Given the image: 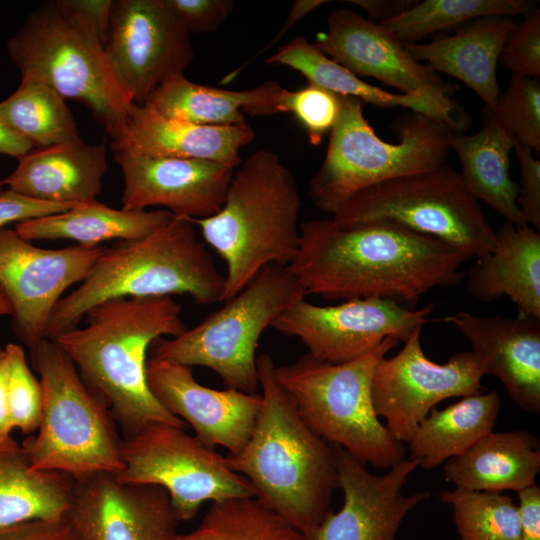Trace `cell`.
<instances>
[{"instance_id": "53", "label": "cell", "mask_w": 540, "mask_h": 540, "mask_svg": "<svg viewBox=\"0 0 540 540\" xmlns=\"http://www.w3.org/2000/svg\"><path fill=\"white\" fill-rule=\"evenodd\" d=\"M170 540H187L185 535L175 534Z\"/></svg>"}, {"instance_id": "10", "label": "cell", "mask_w": 540, "mask_h": 540, "mask_svg": "<svg viewBox=\"0 0 540 540\" xmlns=\"http://www.w3.org/2000/svg\"><path fill=\"white\" fill-rule=\"evenodd\" d=\"M7 52L22 77L83 103L112 141L122 136L133 103L113 76L100 41L56 1L27 17L7 42Z\"/></svg>"}, {"instance_id": "36", "label": "cell", "mask_w": 540, "mask_h": 540, "mask_svg": "<svg viewBox=\"0 0 540 540\" xmlns=\"http://www.w3.org/2000/svg\"><path fill=\"white\" fill-rule=\"evenodd\" d=\"M187 540H306L303 533L255 496L212 502Z\"/></svg>"}, {"instance_id": "46", "label": "cell", "mask_w": 540, "mask_h": 540, "mask_svg": "<svg viewBox=\"0 0 540 540\" xmlns=\"http://www.w3.org/2000/svg\"><path fill=\"white\" fill-rule=\"evenodd\" d=\"M0 540H85L68 517L35 520L0 530Z\"/></svg>"}, {"instance_id": "34", "label": "cell", "mask_w": 540, "mask_h": 540, "mask_svg": "<svg viewBox=\"0 0 540 540\" xmlns=\"http://www.w3.org/2000/svg\"><path fill=\"white\" fill-rule=\"evenodd\" d=\"M0 117L33 147L44 148L79 137L64 98L35 78L22 77L14 93L0 102Z\"/></svg>"}, {"instance_id": "51", "label": "cell", "mask_w": 540, "mask_h": 540, "mask_svg": "<svg viewBox=\"0 0 540 540\" xmlns=\"http://www.w3.org/2000/svg\"><path fill=\"white\" fill-rule=\"evenodd\" d=\"M12 429L8 406V358L5 349H0V440L8 438Z\"/></svg>"}, {"instance_id": "32", "label": "cell", "mask_w": 540, "mask_h": 540, "mask_svg": "<svg viewBox=\"0 0 540 540\" xmlns=\"http://www.w3.org/2000/svg\"><path fill=\"white\" fill-rule=\"evenodd\" d=\"M167 210H125L111 208L97 200L70 209L16 223L15 231L28 241L68 239L86 248L117 240L147 236L172 219Z\"/></svg>"}, {"instance_id": "5", "label": "cell", "mask_w": 540, "mask_h": 540, "mask_svg": "<svg viewBox=\"0 0 540 540\" xmlns=\"http://www.w3.org/2000/svg\"><path fill=\"white\" fill-rule=\"evenodd\" d=\"M301 198L294 174L273 151L253 152L234 171L222 208L189 219L226 264L223 302L266 266H289L300 240Z\"/></svg>"}, {"instance_id": "21", "label": "cell", "mask_w": 540, "mask_h": 540, "mask_svg": "<svg viewBox=\"0 0 540 540\" xmlns=\"http://www.w3.org/2000/svg\"><path fill=\"white\" fill-rule=\"evenodd\" d=\"M312 44L352 73L373 77L403 94L450 96L458 89L416 61L381 24L348 8L332 10L326 31L318 33Z\"/></svg>"}, {"instance_id": "20", "label": "cell", "mask_w": 540, "mask_h": 540, "mask_svg": "<svg viewBox=\"0 0 540 540\" xmlns=\"http://www.w3.org/2000/svg\"><path fill=\"white\" fill-rule=\"evenodd\" d=\"M148 387L170 414L183 418L205 445L239 452L248 441L261 408L262 397L234 388L212 389L194 378L192 367L148 358Z\"/></svg>"}, {"instance_id": "18", "label": "cell", "mask_w": 540, "mask_h": 540, "mask_svg": "<svg viewBox=\"0 0 540 540\" xmlns=\"http://www.w3.org/2000/svg\"><path fill=\"white\" fill-rule=\"evenodd\" d=\"M68 519L85 540H170L178 523L163 487L109 472L75 480Z\"/></svg>"}, {"instance_id": "33", "label": "cell", "mask_w": 540, "mask_h": 540, "mask_svg": "<svg viewBox=\"0 0 540 540\" xmlns=\"http://www.w3.org/2000/svg\"><path fill=\"white\" fill-rule=\"evenodd\" d=\"M501 400L496 390L462 397L443 409L432 408L408 440V458L426 470L460 455L493 431Z\"/></svg>"}, {"instance_id": "49", "label": "cell", "mask_w": 540, "mask_h": 540, "mask_svg": "<svg viewBox=\"0 0 540 540\" xmlns=\"http://www.w3.org/2000/svg\"><path fill=\"white\" fill-rule=\"evenodd\" d=\"M370 16V20L375 23H382L390 20L412 7L415 0H350Z\"/></svg>"}, {"instance_id": "19", "label": "cell", "mask_w": 540, "mask_h": 540, "mask_svg": "<svg viewBox=\"0 0 540 540\" xmlns=\"http://www.w3.org/2000/svg\"><path fill=\"white\" fill-rule=\"evenodd\" d=\"M123 175L122 209L162 206L176 217L201 219L222 208L235 168L202 159L114 152Z\"/></svg>"}, {"instance_id": "42", "label": "cell", "mask_w": 540, "mask_h": 540, "mask_svg": "<svg viewBox=\"0 0 540 540\" xmlns=\"http://www.w3.org/2000/svg\"><path fill=\"white\" fill-rule=\"evenodd\" d=\"M186 31L213 33L232 13V0H167Z\"/></svg>"}, {"instance_id": "48", "label": "cell", "mask_w": 540, "mask_h": 540, "mask_svg": "<svg viewBox=\"0 0 540 540\" xmlns=\"http://www.w3.org/2000/svg\"><path fill=\"white\" fill-rule=\"evenodd\" d=\"M326 0H295L291 6V9L286 17L280 31L276 34L271 42H269L262 50H260L253 58H251L247 63H244L239 69H236L234 72L230 73L223 80L228 82L232 80L238 72H240L246 65H248L254 58L259 56L262 52L266 51L272 47L276 42H278L300 19L304 18L307 14L311 13L316 8L326 4Z\"/></svg>"}, {"instance_id": "25", "label": "cell", "mask_w": 540, "mask_h": 540, "mask_svg": "<svg viewBox=\"0 0 540 540\" xmlns=\"http://www.w3.org/2000/svg\"><path fill=\"white\" fill-rule=\"evenodd\" d=\"M514 25L510 17H480L456 27L452 35L424 44H403L416 61L458 79L496 111L501 92L496 67Z\"/></svg>"}, {"instance_id": "41", "label": "cell", "mask_w": 540, "mask_h": 540, "mask_svg": "<svg viewBox=\"0 0 540 540\" xmlns=\"http://www.w3.org/2000/svg\"><path fill=\"white\" fill-rule=\"evenodd\" d=\"M501 65L511 72L531 78L540 77V10L515 22L499 56Z\"/></svg>"}, {"instance_id": "28", "label": "cell", "mask_w": 540, "mask_h": 540, "mask_svg": "<svg viewBox=\"0 0 540 540\" xmlns=\"http://www.w3.org/2000/svg\"><path fill=\"white\" fill-rule=\"evenodd\" d=\"M482 126L472 135L453 132L451 150L460 161V177L470 194L505 221L527 224L517 206L518 184L510 176V153L516 140L487 106L481 110Z\"/></svg>"}, {"instance_id": "15", "label": "cell", "mask_w": 540, "mask_h": 540, "mask_svg": "<svg viewBox=\"0 0 540 540\" xmlns=\"http://www.w3.org/2000/svg\"><path fill=\"white\" fill-rule=\"evenodd\" d=\"M433 305L407 308L378 298H357L321 306L300 299L286 308L271 327L298 338L313 358L333 364L357 360L388 336L403 343L424 326Z\"/></svg>"}, {"instance_id": "12", "label": "cell", "mask_w": 540, "mask_h": 540, "mask_svg": "<svg viewBox=\"0 0 540 540\" xmlns=\"http://www.w3.org/2000/svg\"><path fill=\"white\" fill-rule=\"evenodd\" d=\"M126 483L163 487L177 521H189L206 501L254 496L250 482L233 471L226 458L185 429L150 422L122 440Z\"/></svg>"}, {"instance_id": "52", "label": "cell", "mask_w": 540, "mask_h": 540, "mask_svg": "<svg viewBox=\"0 0 540 540\" xmlns=\"http://www.w3.org/2000/svg\"><path fill=\"white\" fill-rule=\"evenodd\" d=\"M1 315L12 316V308L8 299L6 298L4 293L0 290V316Z\"/></svg>"}, {"instance_id": "29", "label": "cell", "mask_w": 540, "mask_h": 540, "mask_svg": "<svg viewBox=\"0 0 540 540\" xmlns=\"http://www.w3.org/2000/svg\"><path fill=\"white\" fill-rule=\"evenodd\" d=\"M539 471L540 441L525 430L491 431L443 466L455 487L498 493L536 484Z\"/></svg>"}, {"instance_id": "24", "label": "cell", "mask_w": 540, "mask_h": 540, "mask_svg": "<svg viewBox=\"0 0 540 540\" xmlns=\"http://www.w3.org/2000/svg\"><path fill=\"white\" fill-rule=\"evenodd\" d=\"M107 169L104 143L91 145L78 137L31 150L2 182L29 198L74 206L96 200Z\"/></svg>"}, {"instance_id": "7", "label": "cell", "mask_w": 540, "mask_h": 540, "mask_svg": "<svg viewBox=\"0 0 540 540\" xmlns=\"http://www.w3.org/2000/svg\"><path fill=\"white\" fill-rule=\"evenodd\" d=\"M30 354L43 395L37 434L21 445L31 466L75 480L98 472L120 474L123 438L106 401L54 340L42 339Z\"/></svg>"}, {"instance_id": "2", "label": "cell", "mask_w": 540, "mask_h": 540, "mask_svg": "<svg viewBox=\"0 0 540 540\" xmlns=\"http://www.w3.org/2000/svg\"><path fill=\"white\" fill-rule=\"evenodd\" d=\"M181 310L171 296L112 299L87 311L86 326L53 339L84 382L106 401L124 438L150 422L186 428L154 398L146 375L151 343L187 329Z\"/></svg>"}, {"instance_id": "44", "label": "cell", "mask_w": 540, "mask_h": 540, "mask_svg": "<svg viewBox=\"0 0 540 540\" xmlns=\"http://www.w3.org/2000/svg\"><path fill=\"white\" fill-rule=\"evenodd\" d=\"M67 15L91 32L104 47L107 41L113 0H55Z\"/></svg>"}, {"instance_id": "50", "label": "cell", "mask_w": 540, "mask_h": 540, "mask_svg": "<svg viewBox=\"0 0 540 540\" xmlns=\"http://www.w3.org/2000/svg\"><path fill=\"white\" fill-rule=\"evenodd\" d=\"M31 150L33 145L0 117V154L20 159Z\"/></svg>"}, {"instance_id": "43", "label": "cell", "mask_w": 540, "mask_h": 540, "mask_svg": "<svg viewBox=\"0 0 540 540\" xmlns=\"http://www.w3.org/2000/svg\"><path fill=\"white\" fill-rule=\"evenodd\" d=\"M513 150L519 165L520 185L516 203L527 224L540 229V160L533 151L516 142Z\"/></svg>"}, {"instance_id": "45", "label": "cell", "mask_w": 540, "mask_h": 540, "mask_svg": "<svg viewBox=\"0 0 540 540\" xmlns=\"http://www.w3.org/2000/svg\"><path fill=\"white\" fill-rule=\"evenodd\" d=\"M71 207L73 206L35 200L10 189L3 190L0 193V229L13 222L20 223L60 213Z\"/></svg>"}, {"instance_id": "35", "label": "cell", "mask_w": 540, "mask_h": 540, "mask_svg": "<svg viewBox=\"0 0 540 540\" xmlns=\"http://www.w3.org/2000/svg\"><path fill=\"white\" fill-rule=\"evenodd\" d=\"M538 8L528 0H424L398 16L380 23L402 43L458 27L486 16H527Z\"/></svg>"}, {"instance_id": "22", "label": "cell", "mask_w": 540, "mask_h": 540, "mask_svg": "<svg viewBox=\"0 0 540 540\" xmlns=\"http://www.w3.org/2000/svg\"><path fill=\"white\" fill-rule=\"evenodd\" d=\"M468 340L484 375L498 378L522 410L540 414V319L466 311L443 318Z\"/></svg>"}, {"instance_id": "27", "label": "cell", "mask_w": 540, "mask_h": 540, "mask_svg": "<svg viewBox=\"0 0 540 540\" xmlns=\"http://www.w3.org/2000/svg\"><path fill=\"white\" fill-rule=\"evenodd\" d=\"M475 299L490 303L507 296L518 316L540 319V235L528 224L504 221L492 251L476 257L466 282Z\"/></svg>"}, {"instance_id": "47", "label": "cell", "mask_w": 540, "mask_h": 540, "mask_svg": "<svg viewBox=\"0 0 540 540\" xmlns=\"http://www.w3.org/2000/svg\"><path fill=\"white\" fill-rule=\"evenodd\" d=\"M517 494L519 540H540V488L534 484Z\"/></svg>"}, {"instance_id": "26", "label": "cell", "mask_w": 540, "mask_h": 540, "mask_svg": "<svg viewBox=\"0 0 540 540\" xmlns=\"http://www.w3.org/2000/svg\"><path fill=\"white\" fill-rule=\"evenodd\" d=\"M266 63L288 66L301 73L308 83L336 95L352 97L380 108L402 107L448 124L456 133L469 125L468 115L449 96L436 93H391L369 84L297 36L267 58Z\"/></svg>"}, {"instance_id": "37", "label": "cell", "mask_w": 540, "mask_h": 540, "mask_svg": "<svg viewBox=\"0 0 540 540\" xmlns=\"http://www.w3.org/2000/svg\"><path fill=\"white\" fill-rule=\"evenodd\" d=\"M439 498L451 506L460 540H519L518 507L510 496L455 487Z\"/></svg>"}, {"instance_id": "4", "label": "cell", "mask_w": 540, "mask_h": 540, "mask_svg": "<svg viewBox=\"0 0 540 540\" xmlns=\"http://www.w3.org/2000/svg\"><path fill=\"white\" fill-rule=\"evenodd\" d=\"M218 270L195 225L173 216L145 237L105 247L80 286L52 310L46 339L76 327L93 306L117 298L188 295L197 304L223 301Z\"/></svg>"}, {"instance_id": "6", "label": "cell", "mask_w": 540, "mask_h": 540, "mask_svg": "<svg viewBox=\"0 0 540 540\" xmlns=\"http://www.w3.org/2000/svg\"><path fill=\"white\" fill-rule=\"evenodd\" d=\"M363 104L340 96L325 158L308 184L315 207L330 215L365 188L446 165L451 152L454 131L445 122L408 110L392 123L398 141L386 142L365 118Z\"/></svg>"}, {"instance_id": "8", "label": "cell", "mask_w": 540, "mask_h": 540, "mask_svg": "<svg viewBox=\"0 0 540 540\" xmlns=\"http://www.w3.org/2000/svg\"><path fill=\"white\" fill-rule=\"evenodd\" d=\"M398 343L397 337L388 336L370 353L347 363L324 362L307 353L275 368L278 382L316 435L382 470L407 457L404 443L379 420L371 394L378 361Z\"/></svg>"}, {"instance_id": "11", "label": "cell", "mask_w": 540, "mask_h": 540, "mask_svg": "<svg viewBox=\"0 0 540 540\" xmlns=\"http://www.w3.org/2000/svg\"><path fill=\"white\" fill-rule=\"evenodd\" d=\"M340 225L388 220L449 243L470 258L493 250L496 230L447 164L365 188L331 217Z\"/></svg>"}, {"instance_id": "31", "label": "cell", "mask_w": 540, "mask_h": 540, "mask_svg": "<svg viewBox=\"0 0 540 540\" xmlns=\"http://www.w3.org/2000/svg\"><path fill=\"white\" fill-rule=\"evenodd\" d=\"M75 479L31 466L22 446L0 440V530L35 520L68 517Z\"/></svg>"}, {"instance_id": "23", "label": "cell", "mask_w": 540, "mask_h": 540, "mask_svg": "<svg viewBox=\"0 0 540 540\" xmlns=\"http://www.w3.org/2000/svg\"><path fill=\"white\" fill-rule=\"evenodd\" d=\"M254 139L247 124L201 125L167 118L149 104H132L126 128L111 142L114 152L162 158L202 159L236 168L241 148Z\"/></svg>"}, {"instance_id": "39", "label": "cell", "mask_w": 540, "mask_h": 540, "mask_svg": "<svg viewBox=\"0 0 540 540\" xmlns=\"http://www.w3.org/2000/svg\"><path fill=\"white\" fill-rule=\"evenodd\" d=\"M4 349L8 358V406L11 425L24 434H31L38 429L41 422L42 387L28 366L23 348L9 343Z\"/></svg>"}, {"instance_id": "13", "label": "cell", "mask_w": 540, "mask_h": 540, "mask_svg": "<svg viewBox=\"0 0 540 540\" xmlns=\"http://www.w3.org/2000/svg\"><path fill=\"white\" fill-rule=\"evenodd\" d=\"M104 52L119 87L137 105L194 57L190 34L167 0H113Z\"/></svg>"}, {"instance_id": "54", "label": "cell", "mask_w": 540, "mask_h": 540, "mask_svg": "<svg viewBox=\"0 0 540 540\" xmlns=\"http://www.w3.org/2000/svg\"><path fill=\"white\" fill-rule=\"evenodd\" d=\"M3 186H4V185H3V182H2V180H0V193L4 190V189H3Z\"/></svg>"}, {"instance_id": "40", "label": "cell", "mask_w": 540, "mask_h": 540, "mask_svg": "<svg viewBox=\"0 0 540 540\" xmlns=\"http://www.w3.org/2000/svg\"><path fill=\"white\" fill-rule=\"evenodd\" d=\"M281 112L292 113L305 128L310 144L318 146L338 119L340 96L311 83L295 91L284 88Z\"/></svg>"}, {"instance_id": "30", "label": "cell", "mask_w": 540, "mask_h": 540, "mask_svg": "<svg viewBox=\"0 0 540 540\" xmlns=\"http://www.w3.org/2000/svg\"><path fill=\"white\" fill-rule=\"evenodd\" d=\"M283 90L272 80L248 90H226L192 82L181 73L160 84L146 103L167 118L201 125H240L246 123L244 113H280Z\"/></svg>"}, {"instance_id": "38", "label": "cell", "mask_w": 540, "mask_h": 540, "mask_svg": "<svg viewBox=\"0 0 540 540\" xmlns=\"http://www.w3.org/2000/svg\"><path fill=\"white\" fill-rule=\"evenodd\" d=\"M496 114L516 142L540 153V80L511 75Z\"/></svg>"}, {"instance_id": "3", "label": "cell", "mask_w": 540, "mask_h": 540, "mask_svg": "<svg viewBox=\"0 0 540 540\" xmlns=\"http://www.w3.org/2000/svg\"><path fill=\"white\" fill-rule=\"evenodd\" d=\"M275 368L268 354L257 357L261 408L246 444L225 458L259 501L307 535L330 510L338 488L336 457L333 445L300 417Z\"/></svg>"}, {"instance_id": "14", "label": "cell", "mask_w": 540, "mask_h": 540, "mask_svg": "<svg viewBox=\"0 0 540 540\" xmlns=\"http://www.w3.org/2000/svg\"><path fill=\"white\" fill-rule=\"evenodd\" d=\"M417 327L392 357H382L373 372L371 394L375 412L392 436L407 443L418 424L436 405L451 397L483 390L484 376L472 351L453 354L447 362L431 361L422 350Z\"/></svg>"}, {"instance_id": "16", "label": "cell", "mask_w": 540, "mask_h": 540, "mask_svg": "<svg viewBox=\"0 0 540 540\" xmlns=\"http://www.w3.org/2000/svg\"><path fill=\"white\" fill-rule=\"evenodd\" d=\"M104 249H45L15 230L0 229V290L11 305L14 330L29 349L45 338L63 292L87 278Z\"/></svg>"}, {"instance_id": "17", "label": "cell", "mask_w": 540, "mask_h": 540, "mask_svg": "<svg viewBox=\"0 0 540 540\" xmlns=\"http://www.w3.org/2000/svg\"><path fill=\"white\" fill-rule=\"evenodd\" d=\"M333 448L343 505L337 512L330 509L306 540H395L406 515L430 497L427 491L403 492L418 462L406 457L374 474L343 448Z\"/></svg>"}, {"instance_id": "1", "label": "cell", "mask_w": 540, "mask_h": 540, "mask_svg": "<svg viewBox=\"0 0 540 540\" xmlns=\"http://www.w3.org/2000/svg\"><path fill=\"white\" fill-rule=\"evenodd\" d=\"M470 259L449 243L392 221L340 225L324 218L300 224L299 248L289 268L306 296L415 306L435 287L460 284L461 267Z\"/></svg>"}, {"instance_id": "9", "label": "cell", "mask_w": 540, "mask_h": 540, "mask_svg": "<svg viewBox=\"0 0 540 540\" xmlns=\"http://www.w3.org/2000/svg\"><path fill=\"white\" fill-rule=\"evenodd\" d=\"M305 297L289 266L268 265L196 326L175 337L155 339L149 357L208 367L228 388L256 393L260 337L286 308Z\"/></svg>"}]
</instances>
